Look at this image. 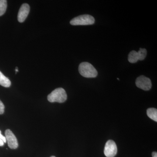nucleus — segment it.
<instances>
[{
    "label": "nucleus",
    "instance_id": "f257e3e1",
    "mask_svg": "<svg viewBox=\"0 0 157 157\" xmlns=\"http://www.w3.org/2000/svg\"><path fill=\"white\" fill-rule=\"evenodd\" d=\"M78 72L81 76L86 78H95L98 72L94 67L88 62H82L78 66Z\"/></svg>",
    "mask_w": 157,
    "mask_h": 157
},
{
    "label": "nucleus",
    "instance_id": "f03ea898",
    "mask_svg": "<svg viewBox=\"0 0 157 157\" xmlns=\"http://www.w3.org/2000/svg\"><path fill=\"white\" fill-rule=\"evenodd\" d=\"M67 96L66 91L62 88H58L54 90L47 97L48 101L51 103H63L67 100Z\"/></svg>",
    "mask_w": 157,
    "mask_h": 157
},
{
    "label": "nucleus",
    "instance_id": "7ed1b4c3",
    "mask_svg": "<svg viewBox=\"0 0 157 157\" xmlns=\"http://www.w3.org/2000/svg\"><path fill=\"white\" fill-rule=\"evenodd\" d=\"M95 19L91 15L89 14L79 15L74 17L70 21V24L73 25H86L94 24Z\"/></svg>",
    "mask_w": 157,
    "mask_h": 157
},
{
    "label": "nucleus",
    "instance_id": "20e7f679",
    "mask_svg": "<svg viewBox=\"0 0 157 157\" xmlns=\"http://www.w3.org/2000/svg\"><path fill=\"white\" fill-rule=\"evenodd\" d=\"M135 83L137 87L144 90H149L152 86L151 79L143 75L137 77Z\"/></svg>",
    "mask_w": 157,
    "mask_h": 157
},
{
    "label": "nucleus",
    "instance_id": "39448f33",
    "mask_svg": "<svg viewBox=\"0 0 157 157\" xmlns=\"http://www.w3.org/2000/svg\"><path fill=\"white\" fill-rule=\"evenodd\" d=\"M117 152V146L114 141L109 140L104 147V153L107 157H114Z\"/></svg>",
    "mask_w": 157,
    "mask_h": 157
},
{
    "label": "nucleus",
    "instance_id": "423d86ee",
    "mask_svg": "<svg viewBox=\"0 0 157 157\" xmlns=\"http://www.w3.org/2000/svg\"><path fill=\"white\" fill-rule=\"evenodd\" d=\"M6 142H8V146L10 148L15 149L18 147V144L17 138L9 129H7L5 132Z\"/></svg>",
    "mask_w": 157,
    "mask_h": 157
},
{
    "label": "nucleus",
    "instance_id": "0eeeda50",
    "mask_svg": "<svg viewBox=\"0 0 157 157\" xmlns=\"http://www.w3.org/2000/svg\"><path fill=\"white\" fill-rule=\"evenodd\" d=\"M29 11L30 7L28 4L25 3L23 4L19 9L17 15L18 21L21 23L23 22L27 17Z\"/></svg>",
    "mask_w": 157,
    "mask_h": 157
},
{
    "label": "nucleus",
    "instance_id": "6e6552de",
    "mask_svg": "<svg viewBox=\"0 0 157 157\" xmlns=\"http://www.w3.org/2000/svg\"><path fill=\"white\" fill-rule=\"evenodd\" d=\"M0 85L5 87H10L11 82L0 71Z\"/></svg>",
    "mask_w": 157,
    "mask_h": 157
},
{
    "label": "nucleus",
    "instance_id": "1a4fd4ad",
    "mask_svg": "<svg viewBox=\"0 0 157 157\" xmlns=\"http://www.w3.org/2000/svg\"><path fill=\"white\" fill-rule=\"evenodd\" d=\"M128 60L131 63H135L139 60V56L137 52L134 50L131 51L128 56Z\"/></svg>",
    "mask_w": 157,
    "mask_h": 157
},
{
    "label": "nucleus",
    "instance_id": "9d476101",
    "mask_svg": "<svg viewBox=\"0 0 157 157\" xmlns=\"http://www.w3.org/2000/svg\"><path fill=\"white\" fill-rule=\"evenodd\" d=\"M147 114L150 118L157 122V109L155 108H150L147 110Z\"/></svg>",
    "mask_w": 157,
    "mask_h": 157
},
{
    "label": "nucleus",
    "instance_id": "9b49d317",
    "mask_svg": "<svg viewBox=\"0 0 157 157\" xmlns=\"http://www.w3.org/2000/svg\"><path fill=\"white\" fill-rule=\"evenodd\" d=\"M7 8V1L0 0V16L5 14Z\"/></svg>",
    "mask_w": 157,
    "mask_h": 157
},
{
    "label": "nucleus",
    "instance_id": "f8f14e48",
    "mask_svg": "<svg viewBox=\"0 0 157 157\" xmlns=\"http://www.w3.org/2000/svg\"><path fill=\"white\" fill-rule=\"evenodd\" d=\"M139 56V60H143L146 57L147 55V50L145 48H140L139 50L137 52Z\"/></svg>",
    "mask_w": 157,
    "mask_h": 157
},
{
    "label": "nucleus",
    "instance_id": "ddd939ff",
    "mask_svg": "<svg viewBox=\"0 0 157 157\" xmlns=\"http://www.w3.org/2000/svg\"><path fill=\"white\" fill-rule=\"evenodd\" d=\"M5 112V105L0 100V114H3Z\"/></svg>",
    "mask_w": 157,
    "mask_h": 157
},
{
    "label": "nucleus",
    "instance_id": "4468645a",
    "mask_svg": "<svg viewBox=\"0 0 157 157\" xmlns=\"http://www.w3.org/2000/svg\"><path fill=\"white\" fill-rule=\"evenodd\" d=\"M0 139L2 140L3 142H4V143H6V137L5 136H3L2 134H1V131H0Z\"/></svg>",
    "mask_w": 157,
    "mask_h": 157
},
{
    "label": "nucleus",
    "instance_id": "2eb2a0df",
    "mask_svg": "<svg viewBox=\"0 0 157 157\" xmlns=\"http://www.w3.org/2000/svg\"><path fill=\"white\" fill-rule=\"evenodd\" d=\"M152 157H157V152H153L152 154Z\"/></svg>",
    "mask_w": 157,
    "mask_h": 157
},
{
    "label": "nucleus",
    "instance_id": "dca6fc26",
    "mask_svg": "<svg viewBox=\"0 0 157 157\" xmlns=\"http://www.w3.org/2000/svg\"><path fill=\"white\" fill-rule=\"evenodd\" d=\"M4 145V142L2 140L0 139V146H3Z\"/></svg>",
    "mask_w": 157,
    "mask_h": 157
},
{
    "label": "nucleus",
    "instance_id": "f3484780",
    "mask_svg": "<svg viewBox=\"0 0 157 157\" xmlns=\"http://www.w3.org/2000/svg\"><path fill=\"white\" fill-rule=\"evenodd\" d=\"M15 71H16V73H17V72H18V69H17V67H16V69H15Z\"/></svg>",
    "mask_w": 157,
    "mask_h": 157
},
{
    "label": "nucleus",
    "instance_id": "a211bd4d",
    "mask_svg": "<svg viewBox=\"0 0 157 157\" xmlns=\"http://www.w3.org/2000/svg\"><path fill=\"white\" fill-rule=\"evenodd\" d=\"M56 157L55 156H52L51 157Z\"/></svg>",
    "mask_w": 157,
    "mask_h": 157
}]
</instances>
